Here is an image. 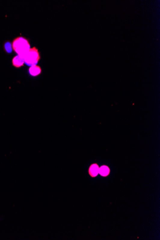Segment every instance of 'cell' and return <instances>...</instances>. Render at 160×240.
I'll return each mask as SVG.
<instances>
[{
  "label": "cell",
  "instance_id": "cell-1",
  "mask_svg": "<svg viewBox=\"0 0 160 240\" xmlns=\"http://www.w3.org/2000/svg\"><path fill=\"white\" fill-rule=\"evenodd\" d=\"M12 48L18 55L24 58L26 54L30 49L29 41L26 38L18 37L15 38L12 43Z\"/></svg>",
  "mask_w": 160,
  "mask_h": 240
},
{
  "label": "cell",
  "instance_id": "cell-2",
  "mask_svg": "<svg viewBox=\"0 0 160 240\" xmlns=\"http://www.w3.org/2000/svg\"><path fill=\"white\" fill-rule=\"evenodd\" d=\"M40 59L39 51L35 47L30 48L24 57L25 63L30 67L37 65Z\"/></svg>",
  "mask_w": 160,
  "mask_h": 240
},
{
  "label": "cell",
  "instance_id": "cell-3",
  "mask_svg": "<svg viewBox=\"0 0 160 240\" xmlns=\"http://www.w3.org/2000/svg\"><path fill=\"white\" fill-rule=\"evenodd\" d=\"M12 63L13 65L15 68H19L22 67L25 63V60L24 58H23L20 56H15L12 60Z\"/></svg>",
  "mask_w": 160,
  "mask_h": 240
},
{
  "label": "cell",
  "instance_id": "cell-4",
  "mask_svg": "<svg viewBox=\"0 0 160 240\" xmlns=\"http://www.w3.org/2000/svg\"><path fill=\"white\" fill-rule=\"evenodd\" d=\"M42 72L41 67L38 65H33L29 68V73L33 77L38 76Z\"/></svg>",
  "mask_w": 160,
  "mask_h": 240
},
{
  "label": "cell",
  "instance_id": "cell-5",
  "mask_svg": "<svg viewBox=\"0 0 160 240\" xmlns=\"http://www.w3.org/2000/svg\"><path fill=\"white\" fill-rule=\"evenodd\" d=\"M99 166L97 164L91 165L89 169V173L93 177H96L99 173Z\"/></svg>",
  "mask_w": 160,
  "mask_h": 240
},
{
  "label": "cell",
  "instance_id": "cell-6",
  "mask_svg": "<svg viewBox=\"0 0 160 240\" xmlns=\"http://www.w3.org/2000/svg\"><path fill=\"white\" fill-rule=\"evenodd\" d=\"M99 173L103 177H106L110 173V169L107 166H102L99 168Z\"/></svg>",
  "mask_w": 160,
  "mask_h": 240
},
{
  "label": "cell",
  "instance_id": "cell-7",
  "mask_svg": "<svg viewBox=\"0 0 160 240\" xmlns=\"http://www.w3.org/2000/svg\"><path fill=\"white\" fill-rule=\"evenodd\" d=\"M5 48L6 52L8 53H11L13 50L12 44L9 42L5 43Z\"/></svg>",
  "mask_w": 160,
  "mask_h": 240
}]
</instances>
